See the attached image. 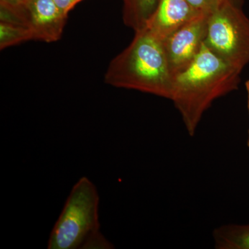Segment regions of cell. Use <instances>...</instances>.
I'll use <instances>...</instances> for the list:
<instances>
[{
  "label": "cell",
  "instance_id": "1",
  "mask_svg": "<svg viewBox=\"0 0 249 249\" xmlns=\"http://www.w3.org/2000/svg\"><path fill=\"white\" fill-rule=\"evenodd\" d=\"M241 72L204 42L194 61L173 77L170 100L190 136L195 135L203 115L215 100L237 89Z\"/></svg>",
  "mask_w": 249,
  "mask_h": 249
},
{
  "label": "cell",
  "instance_id": "2",
  "mask_svg": "<svg viewBox=\"0 0 249 249\" xmlns=\"http://www.w3.org/2000/svg\"><path fill=\"white\" fill-rule=\"evenodd\" d=\"M105 82L170 99L173 77L163 41L146 27L135 31L131 43L109 63Z\"/></svg>",
  "mask_w": 249,
  "mask_h": 249
},
{
  "label": "cell",
  "instance_id": "3",
  "mask_svg": "<svg viewBox=\"0 0 249 249\" xmlns=\"http://www.w3.org/2000/svg\"><path fill=\"white\" fill-rule=\"evenodd\" d=\"M100 197L86 177L78 180L52 229L49 249H110L114 245L100 231Z\"/></svg>",
  "mask_w": 249,
  "mask_h": 249
},
{
  "label": "cell",
  "instance_id": "4",
  "mask_svg": "<svg viewBox=\"0 0 249 249\" xmlns=\"http://www.w3.org/2000/svg\"><path fill=\"white\" fill-rule=\"evenodd\" d=\"M205 44L242 71L249 63V19L243 0H222L209 16Z\"/></svg>",
  "mask_w": 249,
  "mask_h": 249
},
{
  "label": "cell",
  "instance_id": "5",
  "mask_svg": "<svg viewBox=\"0 0 249 249\" xmlns=\"http://www.w3.org/2000/svg\"><path fill=\"white\" fill-rule=\"evenodd\" d=\"M67 19L53 0H26L14 11L0 9V20L21 23L30 29L34 40L45 42L60 40Z\"/></svg>",
  "mask_w": 249,
  "mask_h": 249
},
{
  "label": "cell",
  "instance_id": "6",
  "mask_svg": "<svg viewBox=\"0 0 249 249\" xmlns=\"http://www.w3.org/2000/svg\"><path fill=\"white\" fill-rule=\"evenodd\" d=\"M209 16H196L178 28L163 42L173 78L189 66L200 52L207 35Z\"/></svg>",
  "mask_w": 249,
  "mask_h": 249
},
{
  "label": "cell",
  "instance_id": "7",
  "mask_svg": "<svg viewBox=\"0 0 249 249\" xmlns=\"http://www.w3.org/2000/svg\"><path fill=\"white\" fill-rule=\"evenodd\" d=\"M187 0H160L146 27L164 42L183 24L199 16Z\"/></svg>",
  "mask_w": 249,
  "mask_h": 249
},
{
  "label": "cell",
  "instance_id": "8",
  "mask_svg": "<svg viewBox=\"0 0 249 249\" xmlns=\"http://www.w3.org/2000/svg\"><path fill=\"white\" fill-rule=\"evenodd\" d=\"M216 249H249V224H224L213 232Z\"/></svg>",
  "mask_w": 249,
  "mask_h": 249
},
{
  "label": "cell",
  "instance_id": "9",
  "mask_svg": "<svg viewBox=\"0 0 249 249\" xmlns=\"http://www.w3.org/2000/svg\"><path fill=\"white\" fill-rule=\"evenodd\" d=\"M124 24L134 31L146 26L160 0H123Z\"/></svg>",
  "mask_w": 249,
  "mask_h": 249
},
{
  "label": "cell",
  "instance_id": "10",
  "mask_svg": "<svg viewBox=\"0 0 249 249\" xmlns=\"http://www.w3.org/2000/svg\"><path fill=\"white\" fill-rule=\"evenodd\" d=\"M34 36L30 29L21 23L0 20V49L1 50L33 40Z\"/></svg>",
  "mask_w": 249,
  "mask_h": 249
},
{
  "label": "cell",
  "instance_id": "11",
  "mask_svg": "<svg viewBox=\"0 0 249 249\" xmlns=\"http://www.w3.org/2000/svg\"><path fill=\"white\" fill-rule=\"evenodd\" d=\"M187 1L198 14L209 16L216 9L222 0H187Z\"/></svg>",
  "mask_w": 249,
  "mask_h": 249
},
{
  "label": "cell",
  "instance_id": "12",
  "mask_svg": "<svg viewBox=\"0 0 249 249\" xmlns=\"http://www.w3.org/2000/svg\"><path fill=\"white\" fill-rule=\"evenodd\" d=\"M62 12L68 16L69 12L83 0H53Z\"/></svg>",
  "mask_w": 249,
  "mask_h": 249
},
{
  "label": "cell",
  "instance_id": "13",
  "mask_svg": "<svg viewBox=\"0 0 249 249\" xmlns=\"http://www.w3.org/2000/svg\"><path fill=\"white\" fill-rule=\"evenodd\" d=\"M26 0H0V9L14 11L24 4Z\"/></svg>",
  "mask_w": 249,
  "mask_h": 249
},
{
  "label": "cell",
  "instance_id": "14",
  "mask_svg": "<svg viewBox=\"0 0 249 249\" xmlns=\"http://www.w3.org/2000/svg\"><path fill=\"white\" fill-rule=\"evenodd\" d=\"M245 86H246V89H247V103H248V109H249V80H247V83H246ZM247 145H248V147H249V129L248 141H247Z\"/></svg>",
  "mask_w": 249,
  "mask_h": 249
}]
</instances>
